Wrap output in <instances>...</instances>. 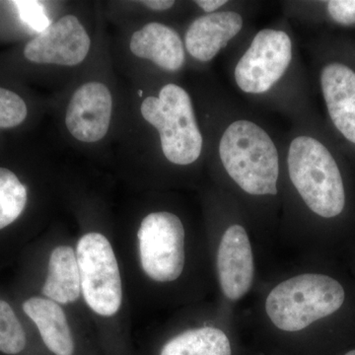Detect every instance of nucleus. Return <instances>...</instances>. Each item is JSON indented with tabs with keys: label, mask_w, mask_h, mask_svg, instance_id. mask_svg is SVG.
<instances>
[{
	"label": "nucleus",
	"mask_w": 355,
	"mask_h": 355,
	"mask_svg": "<svg viewBox=\"0 0 355 355\" xmlns=\"http://www.w3.org/2000/svg\"><path fill=\"white\" fill-rule=\"evenodd\" d=\"M26 334L11 306L0 299V352L15 355L25 349Z\"/></svg>",
	"instance_id": "nucleus-19"
},
{
	"label": "nucleus",
	"mask_w": 355,
	"mask_h": 355,
	"mask_svg": "<svg viewBox=\"0 0 355 355\" xmlns=\"http://www.w3.org/2000/svg\"><path fill=\"white\" fill-rule=\"evenodd\" d=\"M24 100L13 91L0 87V128H11L21 125L27 118Z\"/></svg>",
	"instance_id": "nucleus-20"
},
{
	"label": "nucleus",
	"mask_w": 355,
	"mask_h": 355,
	"mask_svg": "<svg viewBox=\"0 0 355 355\" xmlns=\"http://www.w3.org/2000/svg\"><path fill=\"white\" fill-rule=\"evenodd\" d=\"M84 300L96 314L112 317L123 302V286L113 247L104 235L91 232L76 247Z\"/></svg>",
	"instance_id": "nucleus-6"
},
{
	"label": "nucleus",
	"mask_w": 355,
	"mask_h": 355,
	"mask_svg": "<svg viewBox=\"0 0 355 355\" xmlns=\"http://www.w3.org/2000/svg\"><path fill=\"white\" fill-rule=\"evenodd\" d=\"M140 114L153 128L166 164L180 169L205 160V139L191 93L174 81H164L140 104Z\"/></svg>",
	"instance_id": "nucleus-4"
},
{
	"label": "nucleus",
	"mask_w": 355,
	"mask_h": 355,
	"mask_svg": "<svg viewBox=\"0 0 355 355\" xmlns=\"http://www.w3.org/2000/svg\"><path fill=\"white\" fill-rule=\"evenodd\" d=\"M197 110L205 139V160L244 197L275 200L282 178V133L221 84L198 90Z\"/></svg>",
	"instance_id": "nucleus-1"
},
{
	"label": "nucleus",
	"mask_w": 355,
	"mask_h": 355,
	"mask_svg": "<svg viewBox=\"0 0 355 355\" xmlns=\"http://www.w3.org/2000/svg\"><path fill=\"white\" fill-rule=\"evenodd\" d=\"M23 310L36 324L46 349L55 355H73V338L64 311L58 303L33 297L25 301Z\"/></svg>",
	"instance_id": "nucleus-14"
},
{
	"label": "nucleus",
	"mask_w": 355,
	"mask_h": 355,
	"mask_svg": "<svg viewBox=\"0 0 355 355\" xmlns=\"http://www.w3.org/2000/svg\"><path fill=\"white\" fill-rule=\"evenodd\" d=\"M298 205L321 218L340 216L347 191L340 163L316 119L282 133V178Z\"/></svg>",
	"instance_id": "nucleus-3"
},
{
	"label": "nucleus",
	"mask_w": 355,
	"mask_h": 355,
	"mask_svg": "<svg viewBox=\"0 0 355 355\" xmlns=\"http://www.w3.org/2000/svg\"><path fill=\"white\" fill-rule=\"evenodd\" d=\"M217 272L224 295L237 301L251 288L254 258L251 242L241 224H231L221 238L217 253Z\"/></svg>",
	"instance_id": "nucleus-12"
},
{
	"label": "nucleus",
	"mask_w": 355,
	"mask_h": 355,
	"mask_svg": "<svg viewBox=\"0 0 355 355\" xmlns=\"http://www.w3.org/2000/svg\"><path fill=\"white\" fill-rule=\"evenodd\" d=\"M238 2L235 0H196L191 3L197 7L200 14H209L234 7Z\"/></svg>",
	"instance_id": "nucleus-22"
},
{
	"label": "nucleus",
	"mask_w": 355,
	"mask_h": 355,
	"mask_svg": "<svg viewBox=\"0 0 355 355\" xmlns=\"http://www.w3.org/2000/svg\"><path fill=\"white\" fill-rule=\"evenodd\" d=\"M42 292L58 304H69L78 299L81 292L80 275L76 253L71 247L58 246L51 252Z\"/></svg>",
	"instance_id": "nucleus-15"
},
{
	"label": "nucleus",
	"mask_w": 355,
	"mask_h": 355,
	"mask_svg": "<svg viewBox=\"0 0 355 355\" xmlns=\"http://www.w3.org/2000/svg\"><path fill=\"white\" fill-rule=\"evenodd\" d=\"M257 6V2L239 1L231 8L198 14L184 32L187 57L198 64H207L223 51L232 49L251 30L248 29V22Z\"/></svg>",
	"instance_id": "nucleus-8"
},
{
	"label": "nucleus",
	"mask_w": 355,
	"mask_h": 355,
	"mask_svg": "<svg viewBox=\"0 0 355 355\" xmlns=\"http://www.w3.org/2000/svg\"><path fill=\"white\" fill-rule=\"evenodd\" d=\"M142 270L154 282L179 279L184 266V227L177 214L160 210L144 217L137 232Z\"/></svg>",
	"instance_id": "nucleus-7"
},
{
	"label": "nucleus",
	"mask_w": 355,
	"mask_h": 355,
	"mask_svg": "<svg viewBox=\"0 0 355 355\" xmlns=\"http://www.w3.org/2000/svg\"><path fill=\"white\" fill-rule=\"evenodd\" d=\"M130 49L133 55L153 62L165 73H178L186 65L181 35L175 28L158 21L146 23L133 33Z\"/></svg>",
	"instance_id": "nucleus-13"
},
{
	"label": "nucleus",
	"mask_w": 355,
	"mask_h": 355,
	"mask_svg": "<svg viewBox=\"0 0 355 355\" xmlns=\"http://www.w3.org/2000/svg\"><path fill=\"white\" fill-rule=\"evenodd\" d=\"M280 3L284 17L297 24H308L315 18L324 15L336 24L355 26V0H286Z\"/></svg>",
	"instance_id": "nucleus-16"
},
{
	"label": "nucleus",
	"mask_w": 355,
	"mask_h": 355,
	"mask_svg": "<svg viewBox=\"0 0 355 355\" xmlns=\"http://www.w3.org/2000/svg\"><path fill=\"white\" fill-rule=\"evenodd\" d=\"M345 292L338 280L319 273H306L282 282L268 294L266 311L279 330L298 331L336 312Z\"/></svg>",
	"instance_id": "nucleus-5"
},
{
	"label": "nucleus",
	"mask_w": 355,
	"mask_h": 355,
	"mask_svg": "<svg viewBox=\"0 0 355 355\" xmlns=\"http://www.w3.org/2000/svg\"><path fill=\"white\" fill-rule=\"evenodd\" d=\"M343 355H355V349L349 350Z\"/></svg>",
	"instance_id": "nucleus-24"
},
{
	"label": "nucleus",
	"mask_w": 355,
	"mask_h": 355,
	"mask_svg": "<svg viewBox=\"0 0 355 355\" xmlns=\"http://www.w3.org/2000/svg\"><path fill=\"white\" fill-rule=\"evenodd\" d=\"M28 193L12 171L0 168V230L12 224L24 211Z\"/></svg>",
	"instance_id": "nucleus-18"
},
{
	"label": "nucleus",
	"mask_w": 355,
	"mask_h": 355,
	"mask_svg": "<svg viewBox=\"0 0 355 355\" xmlns=\"http://www.w3.org/2000/svg\"><path fill=\"white\" fill-rule=\"evenodd\" d=\"M113 98L99 81L80 86L70 98L65 125L70 135L84 144H95L106 137L111 123Z\"/></svg>",
	"instance_id": "nucleus-11"
},
{
	"label": "nucleus",
	"mask_w": 355,
	"mask_h": 355,
	"mask_svg": "<svg viewBox=\"0 0 355 355\" xmlns=\"http://www.w3.org/2000/svg\"><path fill=\"white\" fill-rule=\"evenodd\" d=\"M91 39L76 16L67 14L26 44L24 57L37 64L76 67L87 58Z\"/></svg>",
	"instance_id": "nucleus-10"
},
{
	"label": "nucleus",
	"mask_w": 355,
	"mask_h": 355,
	"mask_svg": "<svg viewBox=\"0 0 355 355\" xmlns=\"http://www.w3.org/2000/svg\"><path fill=\"white\" fill-rule=\"evenodd\" d=\"M231 51L228 77L249 106L282 114L291 125L316 119L291 21L282 17L261 29L250 30Z\"/></svg>",
	"instance_id": "nucleus-2"
},
{
	"label": "nucleus",
	"mask_w": 355,
	"mask_h": 355,
	"mask_svg": "<svg viewBox=\"0 0 355 355\" xmlns=\"http://www.w3.org/2000/svg\"><path fill=\"white\" fill-rule=\"evenodd\" d=\"M139 3L148 10L159 13L171 11L177 6V2L174 0H144L139 1Z\"/></svg>",
	"instance_id": "nucleus-23"
},
{
	"label": "nucleus",
	"mask_w": 355,
	"mask_h": 355,
	"mask_svg": "<svg viewBox=\"0 0 355 355\" xmlns=\"http://www.w3.org/2000/svg\"><path fill=\"white\" fill-rule=\"evenodd\" d=\"M317 83L331 127L355 149V69L343 58H327L314 44Z\"/></svg>",
	"instance_id": "nucleus-9"
},
{
	"label": "nucleus",
	"mask_w": 355,
	"mask_h": 355,
	"mask_svg": "<svg viewBox=\"0 0 355 355\" xmlns=\"http://www.w3.org/2000/svg\"><path fill=\"white\" fill-rule=\"evenodd\" d=\"M14 4L19 11L20 17L33 29L40 33L43 32L48 27V21H46L43 11L38 2L34 1H14Z\"/></svg>",
	"instance_id": "nucleus-21"
},
{
	"label": "nucleus",
	"mask_w": 355,
	"mask_h": 355,
	"mask_svg": "<svg viewBox=\"0 0 355 355\" xmlns=\"http://www.w3.org/2000/svg\"><path fill=\"white\" fill-rule=\"evenodd\" d=\"M228 336L219 329L205 327L184 331L166 343L160 355H231Z\"/></svg>",
	"instance_id": "nucleus-17"
}]
</instances>
